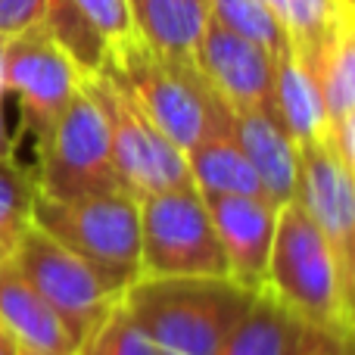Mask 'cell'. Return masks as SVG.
Wrapping results in <instances>:
<instances>
[{
	"label": "cell",
	"mask_w": 355,
	"mask_h": 355,
	"mask_svg": "<svg viewBox=\"0 0 355 355\" xmlns=\"http://www.w3.org/2000/svg\"><path fill=\"white\" fill-rule=\"evenodd\" d=\"M252 296L231 277H137L122 302L159 355H218Z\"/></svg>",
	"instance_id": "1"
},
{
	"label": "cell",
	"mask_w": 355,
	"mask_h": 355,
	"mask_svg": "<svg viewBox=\"0 0 355 355\" xmlns=\"http://www.w3.org/2000/svg\"><path fill=\"white\" fill-rule=\"evenodd\" d=\"M262 290L327 337L352 340L355 281L346 277L324 234L293 200L277 209Z\"/></svg>",
	"instance_id": "2"
},
{
	"label": "cell",
	"mask_w": 355,
	"mask_h": 355,
	"mask_svg": "<svg viewBox=\"0 0 355 355\" xmlns=\"http://www.w3.org/2000/svg\"><path fill=\"white\" fill-rule=\"evenodd\" d=\"M31 218L103 281L112 296L141 277V212L137 196L110 190L81 200H47L35 190Z\"/></svg>",
	"instance_id": "3"
},
{
	"label": "cell",
	"mask_w": 355,
	"mask_h": 355,
	"mask_svg": "<svg viewBox=\"0 0 355 355\" xmlns=\"http://www.w3.org/2000/svg\"><path fill=\"white\" fill-rule=\"evenodd\" d=\"M103 72L135 97L150 122L187 153L209 128L225 119L227 106L209 91L196 69H181L156 56L141 37L112 50Z\"/></svg>",
	"instance_id": "4"
},
{
	"label": "cell",
	"mask_w": 355,
	"mask_h": 355,
	"mask_svg": "<svg viewBox=\"0 0 355 355\" xmlns=\"http://www.w3.org/2000/svg\"><path fill=\"white\" fill-rule=\"evenodd\" d=\"M35 190L47 200H81L125 190L112 162L103 112L85 87H78L62 116L35 137Z\"/></svg>",
	"instance_id": "5"
},
{
	"label": "cell",
	"mask_w": 355,
	"mask_h": 355,
	"mask_svg": "<svg viewBox=\"0 0 355 355\" xmlns=\"http://www.w3.org/2000/svg\"><path fill=\"white\" fill-rule=\"evenodd\" d=\"M141 212V277H227L202 193L178 184L137 200Z\"/></svg>",
	"instance_id": "6"
},
{
	"label": "cell",
	"mask_w": 355,
	"mask_h": 355,
	"mask_svg": "<svg viewBox=\"0 0 355 355\" xmlns=\"http://www.w3.org/2000/svg\"><path fill=\"white\" fill-rule=\"evenodd\" d=\"M81 87L103 112L106 131H110L112 162L122 187L131 196H147L156 190L187 184V159L184 153L150 122V116L135 103L128 91L106 72L94 78H81Z\"/></svg>",
	"instance_id": "7"
},
{
	"label": "cell",
	"mask_w": 355,
	"mask_h": 355,
	"mask_svg": "<svg viewBox=\"0 0 355 355\" xmlns=\"http://www.w3.org/2000/svg\"><path fill=\"white\" fill-rule=\"evenodd\" d=\"M10 262L25 277V284L47 302L50 312L62 321V327L75 340V346L119 302V296H112L103 287V281L75 252H69L62 243H56L37 225H31L22 234Z\"/></svg>",
	"instance_id": "8"
},
{
	"label": "cell",
	"mask_w": 355,
	"mask_h": 355,
	"mask_svg": "<svg viewBox=\"0 0 355 355\" xmlns=\"http://www.w3.org/2000/svg\"><path fill=\"white\" fill-rule=\"evenodd\" d=\"M81 75L66 53L56 47L41 22L6 37L3 47V94L16 97L22 122L31 135H44L69 100L78 94Z\"/></svg>",
	"instance_id": "9"
},
{
	"label": "cell",
	"mask_w": 355,
	"mask_h": 355,
	"mask_svg": "<svg viewBox=\"0 0 355 355\" xmlns=\"http://www.w3.org/2000/svg\"><path fill=\"white\" fill-rule=\"evenodd\" d=\"M293 202L324 234L340 268L355 281V172L324 141L296 144Z\"/></svg>",
	"instance_id": "10"
},
{
	"label": "cell",
	"mask_w": 355,
	"mask_h": 355,
	"mask_svg": "<svg viewBox=\"0 0 355 355\" xmlns=\"http://www.w3.org/2000/svg\"><path fill=\"white\" fill-rule=\"evenodd\" d=\"M196 72L227 110H275L271 56L212 16L196 47Z\"/></svg>",
	"instance_id": "11"
},
{
	"label": "cell",
	"mask_w": 355,
	"mask_h": 355,
	"mask_svg": "<svg viewBox=\"0 0 355 355\" xmlns=\"http://www.w3.org/2000/svg\"><path fill=\"white\" fill-rule=\"evenodd\" d=\"M212 218L215 237L225 252L227 277L240 287L259 293L265 284V268H268V252L275 240L277 209L265 196H202Z\"/></svg>",
	"instance_id": "12"
},
{
	"label": "cell",
	"mask_w": 355,
	"mask_h": 355,
	"mask_svg": "<svg viewBox=\"0 0 355 355\" xmlns=\"http://www.w3.org/2000/svg\"><path fill=\"white\" fill-rule=\"evenodd\" d=\"M227 128L256 172L262 193L275 206L293 200L296 144L290 141L281 116L275 110H227Z\"/></svg>",
	"instance_id": "13"
},
{
	"label": "cell",
	"mask_w": 355,
	"mask_h": 355,
	"mask_svg": "<svg viewBox=\"0 0 355 355\" xmlns=\"http://www.w3.org/2000/svg\"><path fill=\"white\" fill-rule=\"evenodd\" d=\"M327 334L290 312L281 300L259 290L231 327L218 355H309Z\"/></svg>",
	"instance_id": "14"
},
{
	"label": "cell",
	"mask_w": 355,
	"mask_h": 355,
	"mask_svg": "<svg viewBox=\"0 0 355 355\" xmlns=\"http://www.w3.org/2000/svg\"><path fill=\"white\" fill-rule=\"evenodd\" d=\"M141 41L181 69H196V47L209 22V0H128Z\"/></svg>",
	"instance_id": "15"
},
{
	"label": "cell",
	"mask_w": 355,
	"mask_h": 355,
	"mask_svg": "<svg viewBox=\"0 0 355 355\" xmlns=\"http://www.w3.org/2000/svg\"><path fill=\"white\" fill-rule=\"evenodd\" d=\"M296 56L302 60V66L309 69L315 87H318L327 128L355 119V12H343L309 53Z\"/></svg>",
	"instance_id": "16"
},
{
	"label": "cell",
	"mask_w": 355,
	"mask_h": 355,
	"mask_svg": "<svg viewBox=\"0 0 355 355\" xmlns=\"http://www.w3.org/2000/svg\"><path fill=\"white\" fill-rule=\"evenodd\" d=\"M0 327L25 349L75 355V340L69 337L62 321L25 284L10 259H0Z\"/></svg>",
	"instance_id": "17"
},
{
	"label": "cell",
	"mask_w": 355,
	"mask_h": 355,
	"mask_svg": "<svg viewBox=\"0 0 355 355\" xmlns=\"http://www.w3.org/2000/svg\"><path fill=\"white\" fill-rule=\"evenodd\" d=\"M187 159V175L190 184L200 190L202 196H225V193H240V196H265L262 184H259L252 166L240 147L234 144L231 128H227V110L215 128H209L193 147L184 153ZM268 200V196H265Z\"/></svg>",
	"instance_id": "18"
},
{
	"label": "cell",
	"mask_w": 355,
	"mask_h": 355,
	"mask_svg": "<svg viewBox=\"0 0 355 355\" xmlns=\"http://www.w3.org/2000/svg\"><path fill=\"white\" fill-rule=\"evenodd\" d=\"M271 72H275V110L287 128L290 141H324V106H321L318 87H315L309 69L290 47V37L275 56H271Z\"/></svg>",
	"instance_id": "19"
},
{
	"label": "cell",
	"mask_w": 355,
	"mask_h": 355,
	"mask_svg": "<svg viewBox=\"0 0 355 355\" xmlns=\"http://www.w3.org/2000/svg\"><path fill=\"white\" fill-rule=\"evenodd\" d=\"M41 25L56 41V47L72 60L81 78H94L103 72L106 60H110V47L75 0H47Z\"/></svg>",
	"instance_id": "20"
},
{
	"label": "cell",
	"mask_w": 355,
	"mask_h": 355,
	"mask_svg": "<svg viewBox=\"0 0 355 355\" xmlns=\"http://www.w3.org/2000/svg\"><path fill=\"white\" fill-rule=\"evenodd\" d=\"M284 25L296 53H309L343 12H352V0H262Z\"/></svg>",
	"instance_id": "21"
},
{
	"label": "cell",
	"mask_w": 355,
	"mask_h": 355,
	"mask_svg": "<svg viewBox=\"0 0 355 355\" xmlns=\"http://www.w3.org/2000/svg\"><path fill=\"white\" fill-rule=\"evenodd\" d=\"M35 181L16 159H0V259H10L22 234L35 225Z\"/></svg>",
	"instance_id": "22"
},
{
	"label": "cell",
	"mask_w": 355,
	"mask_h": 355,
	"mask_svg": "<svg viewBox=\"0 0 355 355\" xmlns=\"http://www.w3.org/2000/svg\"><path fill=\"white\" fill-rule=\"evenodd\" d=\"M209 16L227 31L259 44L268 56L287 44V31L262 0H209Z\"/></svg>",
	"instance_id": "23"
},
{
	"label": "cell",
	"mask_w": 355,
	"mask_h": 355,
	"mask_svg": "<svg viewBox=\"0 0 355 355\" xmlns=\"http://www.w3.org/2000/svg\"><path fill=\"white\" fill-rule=\"evenodd\" d=\"M75 355H159L150 337L137 327L125 302L119 300L106 318L75 346Z\"/></svg>",
	"instance_id": "24"
},
{
	"label": "cell",
	"mask_w": 355,
	"mask_h": 355,
	"mask_svg": "<svg viewBox=\"0 0 355 355\" xmlns=\"http://www.w3.org/2000/svg\"><path fill=\"white\" fill-rule=\"evenodd\" d=\"M75 3H78L81 12L94 22V28L103 35L110 53L125 47V44L135 41V37H141L135 28V19H131L128 0H75Z\"/></svg>",
	"instance_id": "25"
},
{
	"label": "cell",
	"mask_w": 355,
	"mask_h": 355,
	"mask_svg": "<svg viewBox=\"0 0 355 355\" xmlns=\"http://www.w3.org/2000/svg\"><path fill=\"white\" fill-rule=\"evenodd\" d=\"M47 0H0V37H12L19 31L41 22Z\"/></svg>",
	"instance_id": "26"
},
{
	"label": "cell",
	"mask_w": 355,
	"mask_h": 355,
	"mask_svg": "<svg viewBox=\"0 0 355 355\" xmlns=\"http://www.w3.org/2000/svg\"><path fill=\"white\" fill-rule=\"evenodd\" d=\"M12 156V131L6 125V94H0V159Z\"/></svg>",
	"instance_id": "27"
},
{
	"label": "cell",
	"mask_w": 355,
	"mask_h": 355,
	"mask_svg": "<svg viewBox=\"0 0 355 355\" xmlns=\"http://www.w3.org/2000/svg\"><path fill=\"white\" fill-rule=\"evenodd\" d=\"M309 355H352V340H340V337H327L324 343H318Z\"/></svg>",
	"instance_id": "28"
},
{
	"label": "cell",
	"mask_w": 355,
	"mask_h": 355,
	"mask_svg": "<svg viewBox=\"0 0 355 355\" xmlns=\"http://www.w3.org/2000/svg\"><path fill=\"white\" fill-rule=\"evenodd\" d=\"M0 355H16V340L0 327Z\"/></svg>",
	"instance_id": "29"
},
{
	"label": "cell",
	"mask_w": 355,
	"mask_h": 355,
	"mask_svg": "<svg viewBox=\"0 0 355 355\" xmlns=\"http://www.w3.org/2000/svg\"><path fill=\"white\" fill-rule=\"evenodd\" d=\"M16 355H69V352H44V349H25V346H16Z\"/></svg>",
	"instance_id": "30"
},
{
	"label": "cell",
	"mask_w": 355,
	"mask_h": 355,
	"mask_svg": "<svg viewBox=\"0 0 355 355\" xmlns=\"http://www.w3.org/2000/svg\"><path fill=\"white\" fill-rule=\"evenodd\" d=\"M3 47H6V37H0V94H3Z\"/></svg>",
	"instance_id": "31"
}]
</instances>
